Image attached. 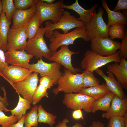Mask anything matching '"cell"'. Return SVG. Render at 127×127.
<instances>
[{
  "instance_id": "cell-1",
  "label": "cell",
  "mask_w": 127,
  "mask_h": 127,
  "mask_svg": "<svg viewBox=\"0 0 127 127\" xmlns=\"http://www.w3.org/2000/svg\"><path fill=\"white\" fill-rule=\"evenodd\" d=\"M80 38L85 41H91L86 33L85 26L76 28L65 34L61 33L58 30H55L49 38L50 42L49 48L52 52H54L61 46L73 44L74 41Z\"/></svg>"
},
{
  "instance_id": "cell-2",
  "label": "cell",
  "mask_w": 127,
  "mask_h": 127,
  "mask_svg": "<svg viewBox=\"0 0 127 127\" xmlns=\"http://www.w3.org/2000/svg\"><path fill=\"white\" fill-rule=\"evenodd\" d=\"M57 87L52 92L57 95L60 92L65 93H79L83 88V74H74L65 69L64 72L57 81Z\"/></svg>"
},
{
  "instance_id": "cell-3",
  "label": "cell",
  "mask_w": 127,
  "mask_h": 127,
  "mask_svg": "<svg viewBox=\"0 0 127 127\" xmlns=\"http://www.w3.org/2000/svg\"><path fill=\"white\" fill-rule=\"evenodd\" d=\"M45 30V27L42 26L40 27L36 36L28 39L25 49L28 54L35 56L37 59L44 57L48 59L52 53L44 38Z\"/></svg>"
},
{
  "instance_id": "cell-4",
  "label": "cell",
  "mask_w": 127,
  "mask_h": 127,
  "mask_svg": "<svg viewBox=\"0 0 127 127\" xmlns=\"http://www.w3.org/2000/svg\"><path fill=\"white\" fill-rule=\"evenodd\" d=\"M120 59L119 51L111 56H103L91 50H88L85 52L84 57L80 63V66L83 69L93 72L97 69L108 63L113 62L119 63Z\"/></svg>"
},
{
  "instance_id": "cell-5",
  "label": "cell",
  "mask_w": 127,
  "mask_h": 127,
  "mask_svg": "<svg viewBox=\"0 0 127 127\" xmlns=\"http://www.w3.org/2000/svg\"><path fill=\"white\" fill-rule=\"evenodd\" d=\"M45 25L44 35L49 39L54 30L61 29L63 33L65 34L73 28L83 27L85 25L74 16L71 15L69 12L65 11L57 23L54 24L48 21L45 22Z\"/></svg>"
},
{
  "instance_id": "cell-6",
  "label": "cell",
  "mask_w": 127,
  "mask_h": 127,
  "mask_svg": "<svg viewBox=\"0 0 127 127\" xmlns=\"http://www.w3.org/2000/svg\"><path fill=\"white\" fill-rule=\"evenodd\" d=\"M103 13L101 7L98 9L97 13L95 10L89 22L85 25L86 33L91 40L96 38L108 37L109 27L103 19Z\"/></svg>"
},
{
  "instance_id": "cell-7",
  "label": "cell",
  "mask_w": 127,
  "mask_h": 127,
  "mask_svg": "<svg viewBox=\"0 0 127 127\" xmlns=\"http://www.w3.org/2000/svg\"><path fill=\"white\" fill-rule=\"evenodd\" d=\"M63 0L52 4H48L38 0L36 4L37 11L40 19V25L45 21L51 20L54 24L57 23L65 10L61 7Z\"/></svg>"
},
{
  "instance_id": "cell-8",
  "label": "cell",
  "mask_w": 127,
  "mask_h": 127,
  "mask_svg": "<svg viewBox=\"0 0 127 127\" xmlns=\"http://www.w3.org/2000/svg\"><path fill=\"white\" fill-rule=\"evenodd\" d=\"M95 100L87 95L79 93H65L63 101L67 107L75 110L80 108L87 113L91 112L94 102Z\"/></svg>"
},
{
  "instance_id": "cell-9",
  "label": "cell",
  "mask_w": 127,
  "mask_h": 127,
  "mask_svg": "<svg viewBox=\"0 0 127 127\" xmlns=\"http://www.w3.org/2000/svg\"><path fill=\"white\" fill-rule=\"evenodd\" d=\"M91 50L103 56H109L115 54L119 49L121 43L110 38H96L91 40Z\"/></svg>"
},
{
  "instance_id": "cell-10",
  "label": "cell",
  "mask_w": 127,
  "mask_h": 127,
  "mask_svg": "<svg viewBox=\"0 0 127 127\" xmlns=\"http://www.w3.org/2000/svg\"><path fill=\"white\" fill-rule=\"evenodd\" d=\"M61 66L60 64L55 62L46 63L41 58L38 59L37 63L30 64L29 69L32 72L39 73L41 77L46 76L50 77L57 84L58 80L63 74L60 70Z\"/></svg>"
},
{
  "instance_id": "cell-11",
  "label": "cell",
  "mask_w": 127,
  "mask_h": 127,
  "mask_svg": "<svg viewBox=\"0 0 127 127\" xmlns=\"http://www.w3.org/2000/svg\"><path fill=\"white\" fill-rule=\"evenodd\" d=\"M38 74L34 72L24 80L11 84L18 93L32 102L39 81Z\"/></svg>"
},
{
  "instance_id": "cell-12",
  "label": "cell",
  "mask_w": 127,
  "mask_h": 127,
  "mask_svg": "<svg viewBox=\"0 0 127 127\" xmlns=\"http://www.w3.org/2000/svg\"><path fill=\"white\" fill-rule=\"evenodd\" d=\"M58 51L52 52L51 57L48 59L51 61H53L63 66L73 73L76 74L80 72L81 69L78 68H75L71 63V57L73 55L78 54L79 52H75L71 51L68 46L63 45L60 47Z\"/></svg>"
},
{
  "instance_id": "cell-13",
  "label": "cell",
  "mask_w": 127,
  "mask_h": 127,
  "mask_svg": "<svg viewBox=\"0 0 127 127\" xmlns=\"http://www.w3.org/2000/svg\"><path fill=\"white\" fill-rule=\"evenodd\" d=\"M26 25L9 29L7 36V51L25 50L27 42Z\"/></svg>"
},
{
  "instance_id": "cell-14",
  "label": "cell",
  "mask_w": 127,
  "mask_h": 127,
  "mask_svg": "<svg viewBox=\"0 0 127 127\" xmlns=\"http://www.w3.org/2000/svg\"><path fill=\"white\" fill-rule=\"evenodd\" d=\"M29 69L15 65L8 66L5 68L0 75L11 84L22 81L32 74Z\"/></svg>"
},
{
  "instance_id": "cell-15",
  "label": "cell",
  "mask_w": 127,
  "mask_h": 127,
  "mask_svg": "<svg viewBox=\"0 0 127 127\" xmlns=\"http://www.w3.org/2000/svg\"><path fill=\"white\" fill-rule=\"evenodd\" d=\"M5 61L8 64L29 69V62L33 57L25 50H11L4 53Z\"/></svg>"
},
{
  "instance_id": "cell-16",
  "label": "cell",
  "mask_w": 127,
  "mask_h": 127,
  "mask_svg": "<svg viewBox=\"0 0 127 127\" xmlns=\"http://www.w3.org/2000/svg\"><path fill=\"white\" fill-rule=\"evenodd\" d=\"M127 111V97L122 99L115 95L111 101L108 111L103 113L102 117L109 119L114 116H123Z\"/></svg>"
},
{
  "instance_id": "cell-17",
  "label": "cell",
  "mask_w": 127,
  "mask_h": 127,
  "mask_svg": "<svg viewBox=\"0 0 127 127\" xmlns=\"http://www.w3.org/2000/svg\"><path fill=\"white\" fill-rule=\"evenodd\" d=\"M107 71L115 75L117 80L121 84L123 87L127 88V61L123 58H121L119 64L115 62L109 64L107 66Z\"/></svg>"
},
{
  "instance_id": "cell-18",
  "label": "cell",
  "mask_w": 127,
  "mask_h": 127,
  "mask_svg": "<svg viewBox=\"0 0 127 127\" xmlns=\"http://www.w3.org/2000/svg\"><path fill=\"white\" fill-rule=\"evenodd\" d=\"M95 71L104 79L106 82L105 84L110 91L121 98L124 99L126 97L123 90L122 86L116 79L111 73L107 71V76L103 71L99 68Z\"/></svg>"
},
{
  "instance_id": "cell-19",
  "label": "cell",
  "mask_w": 127,
  "mask_h": 127,
  "mask_svg": "<svg viewBox=\"0 0 127 127\" xmlns=\"http://www.w3.org/2000/svg\"><path fill=\"white\" fill-rule=\"evenodd\" d=\"M36 5L26 10L16 9L12 15L13 24L11 28H16L26 25L36 13Z\"/></svg>"
},
{
  "instance_id": "cell-20",
  "label": "cell",
  "mask_w": 127,
  "mask_h": 127,
  "mask_svg": "<svg viewBox=\"0 0 127 127\" xmlns=\"http://www.w3.org/2000/svg\"><path fill=\"white\" fill-rule=\"evenodd\" d=\"M97 4H95L90 9L87 10L80 6L78 3V0L70 5H67L63 3L61 5V7L73 10L77 12L79 15L78 20L81 21L86 24L90 21L94 11L96 10L98 7Z\"/></svg>"
},
{
  "instance_id": "cell-21",
  "label": "cell",
  "mask_w": 127,
  "mask_h": 127,
  "mask_svg": "<svg viewBox=\"0 0 127 127\" xmlns=\"http://www.w3.org/2000/svg\"><path fill=\"white\" fill-rule=\"evenodd\" d=\"M11 23L2 9L0 17V49L4 52L7 50V36Z\"/></svg>"
},
{
  "instance_id": "cell-22",
  "label": "cell",
  "mask_w": 127,
  "mask_h": 127,
  "mask_svg": "<svg viewBox=\"0 0 127 127\" xmlns=\"http://www.w3.org/2000/svg\"><path fill=\"white\" fill-rule=\"evenodd\" d=\"M110 91L106 84L103 83L87 88H83L79 93L89 96L97 100Z\"/></svg>"
},
{
  "instance_id": "cell-23",
  "label": "cell",
  "mask_w": 127,
  "mask_h": 127,
  "mask_svg": "<svg viewBox=\"0 0 127 127\" xmlns=\"http://www.w3.org/2000/svg\"><path fill=\"white\" fill-rule=\"evenodd\" d=\"M101 2L102 6L107 14L108 21L107 24L109 27L117 23L122 24L124 25H126L127 17L120 11L115 12L111 10L105 0H101Z\"/></svg>"
},
{
  "instance_id": "cell-24",
  "label": "cell",
  "mask_w": 127,
  "mask_h": 127,
  "mask_svg": "<svg viewBox=\"0 0 127 127\" xmlns=\"http://www.w3.org/2000/svg\"><path fill=\"white\" fill-rule=\"evenodd\" d=\"M115 95L110 92L103 97L94 102L91 112L95 113L97 111L101 110L107 112L110 108L111 101Z\"/></svg>"
},
{
  "instance_id": "cell-25",
  "label": "cell",
  "mask_w": 127,
  "mask_h": 127,
  "mask_svg": "<svg viewBox=\"0 0 127 127\" xmlns=\"http://www.w3.org/2000/svg\"><path fill=\"white\" fill-rule=\"evenodd\" d=\"M19 100L16 106L12 110H9L11 113V115L17 116L18 121L25 115L27 110L30 109L32 102L29 100L21 97L18 94Z\"/></svg>"
},
{
  "instance_id": "cell-26",
  "label": "cell",
  "mask_w": 127,
  "mask_h": 127,
  "mask_svg": "<svg viewBox=\"0 0 127 127\" xmlns=\"http://www.w3.org/2000/svg\"><path fill=\"white\" fill-rule=\"evenodd\" d=\"M40 26V17L36 11L35 15L26 25L25 32L27 38L30 39L34 37Z\"/></svg>"
},
{
  "instance_id": "cell-27",
  "label": "cell",
  "mask_w": 127,
  "mask_h": 127,
  "mask_svg": "<svg viewBox=\"0 0 127 127\" xmlns=\"http://www.w3.org/2000/svg\"><path fill=\"white\" fill-rule=\"evenodd\" d=\"M37 109L38 122L47 123L52 127L56 123V116L46 111L41 104L38 106Z\"/></svg>"
},
{
  "instance_id": "cell-28",
  "label": "cell",
  "mask_w": 127,
  "mask_h": 127,
  "mask_svg": "<svg viewBox=\"0 0 127 127\" xmlns=\"http://www.w3.org/2000/svg\"><path fill=\"white\" fill-rule=\"evenodd\" d=\"M38 105L33 107L30 112L25 115L24 127H37L38 125Z\"/></svg>"
},
{
  "instance_id": "cell-29",
  "label": "cell",
  "mask_w": 127,
  "mask_h": 127,
  "mask_svg": "<svg viewBox=\"0 0 127 127\" xmlns=\"http://www.w3.org/2000/svg\"><path fill=\"white\" fill-rule=\"evenodd\" d=\"M124 25L117 23L112 25L109 27L108 35L112 40L115 39L122 40L124 36L125 32Z\"/></svg>"
},
{
  "instance_id": "cell-30",
  "label": "cell",
  "mask_w": 127,
  "mask_h": 127,
  "mask_svg": "<svg viewBox=\"0 0 127 127\" xmlns=\"http://www.w3.org/2000/svg\"><path fill=\"white\" fill-rule=\"evenodd\" d=\"M50 88L48 85L44 83H40L33 97L32 103V104L34 105H36L44 97H48L47 90Z\"/></svg>"
},
{
  "instance_id": "cell-31",
  "label": "cell",
  "mask_w": 127,
  "mask_h": 127,
  "mask_svg": "<svg viewBox=\"0 0 127 127\" xmlns=\"http://www.w3.org/2000/svg\"><path fill=\"white\" fill-rule=\"evenodd\" d=\"M83 74V88L99 84L100 81L95 77L93 72L88 70H84Z\"/></svg>"
},
{
  "instance_id": "cell-32",
  "label": "cell",
  "mask_w": 127,
  "mask_h": 127,
  "mask_svg": "<svg viewBox=\"0 0 127 127\" xmlns=\"http://www.w3.org/2000/svg\"><path fill=\"white\" fill-rule=\"evenodd\" d=\"M3 9L6 17L9 21H11L13 14L16 8L13 0H2Z\"/></svg>"
},
{
  "instance_id": "cell-33",
  "label": "cell",
  "mask_w": 127,
  "mask_h": 127,
  "mask_svg": "<svg viewBox=\"0 0 127 127\" xmlns=\"http://www.w3.org/2000/svg\"><path fill=\"white\" fill-rule=\"evenodd\" d=\"M18 121L17 116L11 115L6 116L2 111H0V126L1 127H8L15 124Z\"/></svg>"
},
{
  "instance_id": "cell-34",
  "label": "cell",
  "mask_w": 127,
  "mask_h": 127,
  "mask_svg": "<svg viewBox=\"0 0 127 127\" xmlns=\"http://www.w3.org/2000/svg\"><path fill=\"white\" fill-rule=\"evenodd\" d=\"M38 0H14V3L16 9L26 10L36 5Z\"/></svg>"
},
{
  "instance_id": "cell-35",
  "label": "cell",
  "mask_w": 127,
  "mask_h": 127,
  "mask_svg": "<svg viewBox=\"0 0 127 127\" xmlns=\"http://www.w3.org/2000/svg\"><path fill=\"white\" fill-rule=\"evenodd\" d=\"M109 119L107 127H127L123 116H114Z\"/></svg>"
},
{
  "instance_id": "cell-36",
  "label": "cell",
  "mask_w": 127,
  "mask_h": 127,
  "mask_svg": "<svg viewBox=\"0 0 127 127\" xmlns=\"http://www.w3.org/2000/svg\"><path fill=\"white\" fill-rule=\"evenodd\" d=\"M119 48V56L120 58H123L126 59L127 58V31L125 32V34Z\"/></svg>"
},
{
  "instance_id": "cell-37",
  "label": "cell",
  "mask_w": 127,
  "mask_h": 127,
  "mask_svg": "<svg viewBox=\"0 0 127 127\" xmlns=\"http://www.w3.org/2000/svg\"><path fill=\"white\" fill-rule=\"evenodd\" d=\"M8 66L6 62L4 52L0 49V72Z\"/></svg>"
},
{
  "instance_id": "cell-38",
  "label": "cell",
  "mask_w": 127,
  "mask_h": 127,
  "mask_svg": "<svg viewBox=\"0 0 127 127\" xmlns=\"http://www.w3.org/2000/svg\"><path fill=\"white\" fill-rule=\"evenodd\" d=\"M127 9V0H119L113 11L117 12L121 10Z\"/></svg>"
},
{
  "instance_id": "cell-39",
  "label": "cell",
  "mask_w": 127,
  "mask_h": 127,
  "mask_svg": "<svg viewBox=\"0 0 127 127\" xmlns=\"http://www.w3.org/2000/svg\"><path fill=\"white\" fill-rule=\"evenodd\" d=\"M81 108L75 110L72 113V116L73 118L75 119L78 120L80 119H83V116Z\"/></svg>"
},
{
  "instance_id": "cell-40",
  "label": "cell",
  "mask_w": 127,
  "mask_h": 127,
  "mask_svg": "<svg viewBox=\"0 0 127 127\" xmlns=\"http://www.w3.org/2000/svg\"><path fill=\"white\" fill-rule=\"evenodd\" d=\"M25 115H23L17 123L11 125L8 127H24Z\"/></svg>"
},
{
  "instance_id": "cell-41",
  "label": "cell",
  "mask_w": 127,
  "mask_h": 127,
  "mask_svg": "<svg viewBox=\"0 0 127 127\" xmlns=\"http://www.w3.org/2000/svg\"><path fill=\"white\" fill-rule=\"evenodd\" d=\"M105 124L99 121H94L89 127H104Z\"/></svg>"
},
{
  "instance_id": "cell-42",
  "label": "cell",
  "mask_w": 127,
  "mask_h": 127,
  "mask_svg": "<svg viewBox=\"0 0 127 127\" xmlns=\"http://www.w3.org/2000/svg\"><path fill=\"white\" fill-rule=\"evenodd\" d=\"M68 122L69 120L67 118H64L62 122H59L55 127H68L66 124Z\"/></svg>"
},
{
  "instance_id": "cell-43",
  "label": "cell",
  "mask_w": 127,
  "mask_h": 127,
  "mask_svg": "<svg viewBox=\"0 0 127 127\" xmlns=\"http://www.w3.org/2000/svg\"><path fill=\"white\" fill-rule=\"evenodd\" d=\"M6 105L3 102L0 98V111H4L5 112L8 111L6 107Z\"/></svg>"
},
{
  "instance_id": "cell-44",
  "label": "cell",
  "mask_w": 127,
  "mask_h": 127,
  "mask_svg": "<svg viewBox=\"0 0 127 127\" xmlns=\"http://www.w3.org/2000/svg\"><path fill=\"white\" fill-rule=\"evenodd\" d=\"M3 92L4 94L5 97L2 98L0 95V98L2 100V101L6 105H8V103L7 102V100L5 98L6 94V91H3Z\"/></svg>"
},
{
  "instance_id": "cell-45",
  "label": "cell",
  "mask_w": 127,
  "mask_h": 127,
  "mask_svg": "<svg viewBox=\"0 0 127 127\" xmlns=\"http://www.w3.org/2000/svg\"><path fill=\"white\" fill-rule=\"evenodd\" d=\"M126 125L127 127V113L126 112L123 116Z\"/></svg>"
},
{
  "instance_id": "cell-46",
  "label": "cell",
  "mask_w": 127,
  "mask_h": 127,
  "mask_svg": "<svg viewBox=\"0 0 127 127\" xmlns=\"http://www.w3.org/2000/svg\"><path fill=\"white\" fill-rule=\"evenodd\" d=\"M42 1L48 4H52L54 3L55 0H41Z\"/></svg>"
},
{
  "instance_id": "cell-47",
  "label": "cell",
  "mask_w": 127,
  "mask_h": 127,
  "mask_svg": "<svg viewBox=\"0 0 127 127\" xmlns=\"http://www.w3.org/2000/svg\"><path fill=\"white\" fill-rule=\"evenodd\" d=\"M71 127H85V126H83L81 124L76 123L74 125Z\"/></svg>"
},
{
  "instance_id": "cell-48",
  "label": "cell",
  "mask_w": 127,
  "mask_h": 127,
  "mask_svg": "<svg viewBox=\"0 0 127 127\" xmlns=\"http://www.w3.org/2000/svg\"><path fill=\"white\" fill-rule=\"evenodd\" d=\"M2 9L3 7L2 0H0V17Z\"/></svg>"
}]
</instances>
